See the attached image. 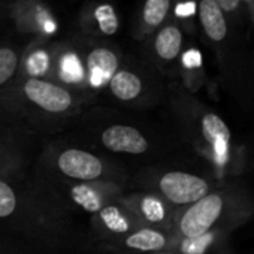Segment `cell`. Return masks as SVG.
<instances>
[{
    "mask_svg": "<svg viewBox=\"0 0 254 254\" xmlns=\"http://www.w3.org/2000/svg\"><path fill=\"white\" fill-rule=\"evenodd\" d=\"M175 238L177 236L172 230L139 226L136 230L103 245L117 254H150L171 250Z\"/></svg>",
    "mask_w": 254,
    "mask_h": 254,
    "instance_id": "cell-18",
    "label": "cell"
},
{
    "mask_svg": "<svg viewBox=\"0 0 254 254\" xmlns=\"http://www.w3.org/2000/svg\"><path fill=\"white\" fill-rule=\"evenodd\" d=\"M91 136L102 150L118 156H156L171 151L174 142L165 141L142 126L127 121H108L94 124Z\"/></svg>",
    "mask_w": 254,
    "mask_h": 254,
    "instance_id": "cell-10",
    "label": "cell"
},
{
    "mask_svg": "<svg viewBox=\"0 0 254 254\" xmlns=\"http://www.w3.org/2000/svg\"><path fill=\"white\" fill-rule=\"evenodd\" d=\"M54 41L27 39L21 53L18 78H36L53 81Z\"/></svg>",
    "mask_w": 254,
    "mask_h": 254,
    "instance_id": "cell-21",
    "label": "cell"
},
{
    "mask_svg": "<svg viewBox=\"0 0 254 254\" xmlns=\"http://www.w3.org/2000/svg\"><path fill=\"white\" fill-rule=\"evenodd\" d=\"M241 5L245 12L248 29L251 33H254V0H241Z\"/></svg>",
    "mask_w": 254,
    "mask_h": 254,
    "instance_id": "cell-27",
    "label": "cell"
},
{
    "mask_svg": "<svg viewBox=\"0 0 254 254\" xmlns=\"http://www.w3.org/2000/svg\"><path fill=\"white\" fill-rule=\"evenodd\" d=\"M32 186L59 212L72 220L75 215L93 217L99 209L123 196L127 187L99 183L63 181L41 172H33Z\"/></svg>",
    "mask_w": 254,
    "mask_h": 254,
    "instance_id": "cell-8",
    "label": "cell"
},
{
    "mask_svg": "<svg viewBox=\"0 0 254 254\" xmlns=\"http://www.w3.org/2000/svg\"><path fill=\"white\" fill-rule=\"evenodd\" d=\"M6 18L29 39H57L62 24L47 0H8Z\"/></svg>",
    "mask_w": 254,
    "mask_h": 254,
    "instance_id": "cell-13",
    "label": "cell"
},
{
    "mask_svg": "<svg viewBox=\"0 0 254 254\" xmlns=\"http://www.w3.org/2000/svg\"><path fill=\"white\" fill-rule=\"evenodd\" d=\"M197 27V39L214 57L220 88L239 109H254V36L230 23L212 0H199Z\"/></svg>",
    "mask_w": 254,
    "mask_h": 254,
    "instance_id": "cell-2",
    "label": "cell"
},
{
    "mask_svg": "<svg viewBox=\"0 0 254 254\" xmlns=\"http://www.w3.org/2000/svg\"><path fill=\"white\" fill-rule=\"evenodd\" d=\"M0 227L42 250H60L72 241V223L30 183L0 178Z\"/></svg>",
    "mask_w": 254,
    "mask_h": 254,
    "instance_id": "cell-4",
    "label": "cell"
},
{
    "mask_svg": "<svg viewBox=\"0 0 254 254\" xmlns=\"http://www.w3.org/2000/svg\"><path fill=\"white\" fill-rule=\"evenodd\" d=\"M121 29V14L111 0H87L76 15V33L90 39L112 41Z\"/></svg>",
    "mask_w": 254,
    "mask_h": 254,
    "instance_id": "cell-16",
    "label": "cell"
},
{
    "mask_svg": "<svg viewBox=\"0 0 254 254\" xmlns=\"http://www.w3.org/2000/svg\"><path fill=\"white\" fill-rule=\"evenodd\" d=\"M253 36H254V33H253Z\"/></svg>",
    "mask_w": 254,
    "mask_h": 254,
    "instance_id": "cell-29",
    "label": "cell"
},
{
    "mask_svg": "<svg viewBox=\"0 0 254 254\" xmlns=\"http://www.w3.org/2000/svg\"><path fill=\"white\" fill-rule=\"evenodd\" d=\"M187 41L189 38L184 35V32L168 17L160 27H157L147 39L139 44V57L165 79L174 81L177 63Z\"/></svg>",
    "mask_w": 254,
    "mask_h": 254,
    "instance_id": "cell-12",
    "label": "cell"
},
{
    "mask_svg": "<svg viewBox=\"0 0 254 254\" xmlns=\"http://www.w3.org/2000/svg\"><path fill=\"white\" fill-rule=\"evenodd\" d=\"M123 203L142 226L174 232L177 209L159 194L148 190L127 189L121 196Z\"/></svg>",
    "mask_w": 254,
    "mask_h": 254,
    "instance_id": "cell-17",
    "label": "cell"
},
{
    "mask_svg": "<svg viewBox=\"0 0 254 254\" xmlns=\"http://www.w3.org/2000/svg\"><path fill=\"white\" fill-rule=\"evenodd\" d=\"M150 254H177L175 251H171V250H166V251H159V253H150Z\"/></svg>",
    "mask_w": 254,
    "mask_h": 254,
    "instance_id": "cell-28",
    "label": "cell"
},
{
    "mask_svg": "<svg viewBox=\"0 0 254 254\" xmlns=\"http://www.w3.org/2000/svg\"><path fill=\"white\" fill-rule=\"evenodd\" d=\"M165 79L141 57L124 54L123 63L109 81L103 94L118 106L129 109H150L166 99Z\"/></svg>",
    "mask_w": 254,
    "mask_h": 254,
    "instance_id": "cell-9",
    "label": "cell"
},
{
    "mask_svg": "<svg viewBox=\"0 0 254 254\" xmlns=\"http://www.w3.org/2000/svg\"><path fill=\"white\" fill-rule=\"evenodd\" d=\"M169 18L184 32L190 41H197L199 0H172Z\"/></svg>",
    "mask_w": 254,
    "mask_h": 254,
    "instance_id": "cell-25",
    "label": "cell"
},
{
    "mask_svg": "<svg viewBox=\"0 0 254 254\" xmlns=\"http://www.w3.org/2000/svg\"><path fill=\"white\" fill-rule=\"evenodd\" d=\"M165 103L181 142L217 178H244L250 171L248 147L211 105L184 90L177 81H168Z\"/></svg>",
    "mask_w": 254,
    "mask_h": 254,
    "instance_id": "cell-1",
    "label": "cell"
},
{
    "mask_svg": "<svg viewBox=\"0 0 254 254\" xmlns=\"http://www.w3.org/2000/svg\"><path fill=\"white\" fill-rule=\"evenodd\" d=\"M36 138L15 126L0 123V178L26 181L30 177Z\"/></svg>",
    "mask_w": 254,
    "mask_h": 254,
    "instance_id": "cell-14",
    "label": "cell"
},
{
    "mask_svg": "<svg viewBox=\"0 0 254 254\" xmlns=\"http://www.w3.org/2000/svg\"><path fill=\"white\" fill-rule=\"evenodd\" d=\"M174 81H177L184 90L196 96L205 87H209L203 53L196 41H187L177 63Z\"/></svg>",
    "mask_w": 254,
    "mask_h": 254,
    "instance_id": "cell-20",
    "label": "cell"
},
{
    "mask_svg": "<svg viewBox=\"0 0 254 254\" xmlns=\"http://www.w3.org/2000/svg\"><path fill=\"white\" fill-rule=\"evenodd\" d=\"M229 230H209L193 238H175L171 251L177 254H235Z\"/></svg>",
    "mask_w": 254,
    "mask_h": 254,
    "instance_id": "cell-22",
    "label": "cell"
},
{
    "mask_svg": "<svg viewBox=\"0 0 254 254\" xmlns=\"http://www.w3.org/2000/svg\"><path fill=\"white\" fill-rule=\"evenodd\" d=\"M223 181L205 165H157L139 171L130 181L138 190L159 194L175 209L189 206L218 187Z\"/></svg>",
    "mask_w": 254,
    "mask_h": 254,
    "instance_id": "cell-7",
    "label": "cell"
},
{
    "mask_svg": "<svg viewBox=\"0 0 254 254\" xmlns=\"http://www.w3.org/2000/svg\"><path fill=\"white\" fill-rule=\"evenodd\" d=\"M172 0H139L132 24V38L138 44L147 39L169 17Z\"/></svg>",
    "mask_w": 254,
    "mask_h": 254,
    "instance_id": "cell-23",
    "label": "cell"
},
{
    "mask_svg": "<svg viewBox=\"0 0 254 254\" xmlns=\"http://www.w3.org/2000/svg\"><path fill=\"white\" fill-rule=\"evenodd\" d=\"M88 220L93 232L103 244L121 238L142 226L135 215L126 208L121 197L105 205Z\"/></svg>",
    "mask_w": 254,
    "mask_h": 254,
    "instance_id": "cell-19",
    "label": "cell"
},
{
    "mask_svg": "<svg viewBox=\"0 0 254 254\" xmlns=\"http://www.w3.org/2000/svg\"><path fill=\"white\" fill-rule=\"evenodd\" d=\"M254 218V187L245 178H230L196 200L177 209L174 233L193 238L209 230L236 232Z\"/></svg>",
    "mask_w": 254,
    "mask_h": 254,
    "instance_id": "cell-5",
    "label": "cell"
},
{
    "mask_svg": "<svg viewBox=\"0 0 254 254\" xmlns=\"http://www.w3.org/2000/svg\"><path fill=\"white\" fill-rule=\"evenodd\" d=\"M24 44L12 39L0 41V91L8 88L17 78Z\"/></svg>",
    "mask_w": 254,
    "mask_h": 254,
    "instance_id": "cell-24",
    "label": "cell"
},
{
    "mask_svg": "<svg viewBox=\"0 0 254 254\" xmlns=\"http://www.w3.org/2000/svg\"><path fill=\"white\" fill-rule=\"evenodd\" d=\"M78 36L85 62L87 97L88 102H93L105 93L109 81L121 66L126 53L114 41L90 39L81 35Z\"/></svg>",
    "mask_w": 254,
    "mask_h": 254,
    "instance_id": "cell-11",
    "label": "cell"
},
{
    "mask_svg": "<svg viewBox=\"0 0 254 254\" xmlns=\"http://www.w3.org/2000/svg\"><path fill=\"white\" fill-rule=\"evenodd\" d=\"M53 81L78 93L88 102L85 62L78 33L54 41Z\"/></svg>",
    "mask_w": 254,
    "mask_h": 254,
    "instance_id": "cell-15",
    "label": "cell"
},
{
    "mask_svg": "<svg viewBox=\"0 0 254 254\" xmlns=\"http://www.w3.org/2000/svg\"><path fill=\"white\" fill-rule=\"evenodd\" d=\"M212 2L220 8V11L226 15V18L230 23H233L235 26H239V27H244V29L250 30L248 24H247L245 12H244L242 5H241V0H212Z\"/></svg>",
    "mask_w": 254,
    "mask_h": 254,
    "instance_id": "cell-26",
    "label": "cell"
},
{
    "mask_svg": "<svg viewBox=\"0 0 254 254\" xmlns=\"http://www.w3.org/2000/svg\"><path fill=\"white\" fill-rule=\"evenodd\" d=\"M87 105L82 96L54 81L17 78L0 91V123L38 136L60 129Z\"/></svg>",
    "mask_w": 254,
    "mask_h": 254,
    "instance_id": "cell-3",
    "label": "cell"
},
{
    "mask_svg": "<svg viewBox=\"0 0 254 254\" xmlns=\"http://www.w3.org/2000/svg\"><path fill=\"white\" fill-rule=\"evenodd\" d=\"M36 172L73 183H99L129 186V175L124 168L88 148L63 142L47 144L36 159Z\"/></svg>",
    "mask_w": 254,
    "mask_h": 254,
    "instance_id": "cell-6",
    "label": "cell"
}]
</instances>
